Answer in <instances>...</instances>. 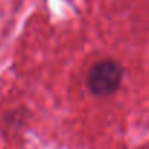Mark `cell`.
<instances>
[{
	"instance_id": "cell-1",
	"label": "cell",
	"mask_w": 149,
	"mask_h": 149,
	"mask_svg": "<svg viewBox=\"0 0 149 149\" xmlns=\"http://www.w3.org/2000/svg\"><path fill=\"white\" fill-rule=\"evenodd\" d=\"M121 67L113 60H104L97 63L89 74L88 85L95 95H110L117 91L121 82Z\"/></svg>"
}]
</instances>
